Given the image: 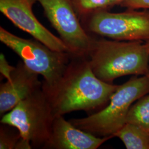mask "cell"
Returning a JSON list of instances; mask_svg holds the SVG:
<instances>
[{"label":"cell","instance_id":"17","mask_svg":"<svg viewBox=\"0 0 149 149\" xmlns=\"http://www.w3.org/2000/svg\"><path fill=\"white\" fill-rule=\"evenodd\" d=\"M124 0H110L112 7L114 6L120 5Z\"/></svg>","mask_w":149,"mask_h":149},{"label":"cell","instance_id":"13","mask_svg":"<svg viewBox=\"0 0 149 149\" xmlns=\"http://www.w3.org/2000/svg\"><path fill=\"white\" fill-rule=\"evenodd\" d=\"M79 16L88 17L97 11L112 7L110 0H71Z\"/></svg>","mask_w":149,"mask_h":149},{"label":"cell","instance_id":"8","mask_svg":"<svg viewBox=\"0 0 149 149\" xmlns=\"http://www.w3.org/2000/svg\"><path fill=\"white\" fill-rule=\"evenodd\" d=\"M36 2V0H0V11L15 26L48 48L71 54L61 38L55 36L38 20L32 9Z\"/></svg>","mask_w":149,"mask_h":149},{"label":"cell","instance_id":"16","mask_svg":"<svg viewBox=\"0 0 149 149\" xmlns=\"http://www.w3.org/2000/svg\"><path fill=\"white\" fill-rule=\"evenodd\" d=\"M16 67L10 65L2 53L0 55V72L7 81L11 79V74Z\"/></svg>","mask_w":149,"mask_h":149},{"label":"cell","instance_id":"19","mask_svg":"<svg viewBox=\"0 0 149 149\" xmlns=\"http://www.w3.org/2000/svg\"><path fill=\"white\" fill-rule=\"evenodd\" d=\"M145 44H146V45L148 46V48H149V40L147 41V42H145Z\"/></svg>","mask_w":149,"mask_h":149},{"label":"cell","instance_id":"7","mask_svg":"<svg viewBox=\"0 0 149 149\" xmlns=\"http://www.w3.org/2000/svg\"><path fill=\"white\" fill-rule=\"evenodd\" d=\"M60 38L76 56H88L94 38L82 27L71 0H36Z\"/></svg>","mask_w":149,"mask_h":149},{"label":"cell","instance_id":"12","mask_svg":"<svg viewBox=\"0 0 149 149\" xmlns=\"http://www.w3.org/2000/svg\"><path fill=\"white\" fill-rule=\"evenodd\" d=\"M127 123L138 125L149 133V93L132 104L128 112Z\"/></svg>","mask_w":149,"mask_h":149},{"label":"cell","instance_id":"10","mask_svg":"<svg viewBox=\"0 0 149 149\" xmlns=\"http://www.w3.org/2000/svg\"><path fill=\"white\" fill-rule=\"evenodd\" d=\"M37 74L19 62L11 74V79L0 86V113L10 111L22 100L42 88Z\"/></svg>","mask_w":149,"mask_h":149},{"label":"cell","instance_id":"6","mask_svg":"<svg viewBox=\"0 0 149 149\" xmlns=\"http://www.w3.org/2000/svg\"><path fill=\"white\" fill-rule=\"evenodd\" d=\"M87 29L102 37L120 41L149 40V10L97 11L88 16Z\"/></svg>","mask_w":149,"mask_h":149},{"label":"cell","instance_id":"2","mask_svg":"<svg viewBox=\"0 0 149 149\" xmlns=\"http://www.w3.org/2000/svg\"><path fill=\"white\" fill-rule=\"evenodd\" d=\"M87 57L96 76L109 84L127 75H146L149 68V49L143 41L94 39Z\"/></svg>","mask_w":149,"mask_h":149},{"label":"cell","instance_id":"15","mask_svg":"<svg viewBox=\"0 0 149 149\" xmlns=\"http://www.w3.org/2000/svg\"><path fill=\"white\" fill-rule=\"evenodd\" d=\"M120 6L127 10H149V0H124Z\"/></svg>","mask_w":149,"mask_h":149},{"label":"cell","instance_id":"18","mask_svg":"<svg viewBox=\"0 0 149 149\" xmlns=\"http://www.w3.org/2000/svg\"><path fill=\"white\" fill-rule=\"evenodd\" d=\"M146 76L149 78V68H148V72H147V73H146Z\"/></svg>","mask_w":149,"mask_h":149},{"label":"cell","instance_id":"3","mask_svg":"<svg viewBox=\"0 0 149 149\" xmlns=\"http://www.w3.org/2000/svg\"><path fill=\"white\" fill-rule=\"evenodd\" d=\"M149 93V79L146 76H134L119 85L110 98L107 106L85 118L69 121L76 128L97 136H114L126 123L128 112L132 104Z\"/></svg>","mask_w":149,"mask_h":149},{"label":"cell","instance_id":"1","mask_svg":"<svg viewBox=\"0 0 149 149\" xmlns=\"http://www.w3.org/2000/svg\"><path fill=\"white\" fill-rule=\"evenodd\" d=\"M119 85L96 76L87 56L73 55L60 79L42 88L55 116L77 111H90L109 101Z\"/></svg>","mask_w":149,"mask_h":149},{"label":"cell","instance_id":"4","mask_svg":"<svg viewBox=\"0 0 149 149\" xmlns=\"http://www.w3.org/2000/svg\"><path fill=\"white\" fill-rule=\"evenodd\" d=\"M55 116L41 88L7 112L1 123L16 128L22 138L34 146L44 148L50 137Z\"/></svg>","mask_w":149,"mask_h":149},{"label":"cell","instance_id":"14","mask_svg":"<svg viewBox=\"0 0 149 149\" xmlns=\"http://www.w3.org/2000/svg\"><path fill=\"white\" fill-rule=\"evenodd\" d=\"M1 126L0 132V149H31L32 145L22 138L19 133L11 132Z\"/></svg>","mask_w":149,"mask_h":149},{"label":"cell","instance_id":"5","mask_svg":"<svg viewBox=\"0 0 149 149\" xmlns=\"http://www.w3.org/2000/svg\"><path fill=\"white\" fill-rule=\"evenodd\" d=\"M0 41L16 53L29 69L42 75L43 85L48 86L60 79L74 55L53 50L37 40L19 37L2 27Z\"/></svg>","mask_w":149,"mask_h":149},{"label":"cell","instance_id":"9","mask_svg":"<svg viewBox=\"0 0 149 149\" xmlns=\"http://www.w3.org/2000/svg\"><path fill=\"white\" fill-rule=\"evenodd\" d=\"M100 138L76 128L63 116H55L50 137L45 149H96L110 139Z\"/></svg>","mask_w":149,"mask_h":149},{"label":"cell","instance_id":"11","mask_svg":"<svg viewBox=\"0 0 149 149\" xmlns=\"http://www.w3.org/2000/svg\"><path fill=\"white\" fill-rule=\"evenodd\" d=\"M114 137L122 140L127 149H149V133L138 125L125 123Z\"/></svg>","mask_w":149,"mask_h":149}]
</instances>
